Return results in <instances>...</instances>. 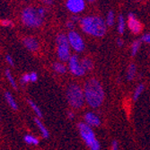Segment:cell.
Here are the masks:
<instances>
[{
    "label": "cell",
    "instance_id": "6da1fadb",
    "mask_svg": "<svg viewBox=\"0 0 150 150\" xmlns=\"http://www.w3.org/2000/svg\"><path fill=\"white\" fill-rule=\"evenodd\" d=\"M79 23L82 32L89 36L101 38L107 33L105 20L98 16H87L82 17Z\"/></svg>",
    "mask_w": 150,
    "mask_h": 150
},
{
    "label": "cell",
    "instance_id": "7a4b0ae2",
    "mask_svg": "<svg viewBox=\"0 0 150 150\" xmlns=\"http://www.w3.org/2000/svg\"><path fill=\"white\" fill-rule=\"evenodd\" d=\"M85 98L87 104L93 108L100 107L104 100V91L100 82L95 79H88L84 86Z\"/></svg>",
    "mask_w": 150,
    "mask_h": 150
},
{
    "label": "cell",
    "instance_id": "3957f363",
    "mask_svg": "<svg viewBox=\"0 0 150 150\" xmlns=\"http://www.w3.org/2000/svg\"><path fill=\"white\" fill-rule=\"evenodd\" d=\"M47 11L44 7L28 6L21 13L22 23L29 28H38L44 23Z\"/></svg>",
    "mask_w": 150,
    "mask_h": 150
},
{
    "label": "cell",
    "instance_id": "277c9868",
    "mask_svg": "<svg viewBox=\"0 0 150 150\" xmlns=\"http://www.w3.org/2000/svg\"><path fill=\"white\" fill-rule=\"evenodd\" d=\"M79 133L82 139L84 140L86 145L90 148V150H100L101 146L99 141L97 140L95 134L89 125H87L86 122H80L77 125Z\"/></svg>",
    "mask_w": 150,
    "mask_h": 150
},
{
    "label": "cell",
    "instance_id": "5b68a950",
    "mask_svg": "<svg viewBox=\"0 0 150 150\" xmlns=\"http://www.w3.org/2000/svg\"><path fill=\"white\" fill-rule=\"evenodd\" d=\"M67 99L69 105L75 109H79L85 103L84 89H82L76 84H71L67 89Z\"/></svg>",
    "mask_w": 150,
    "mask_h": 150
},
{
    "label": "cell",
    "instance_id": "8992f818",
    "mask_svg": "<svg viewBox=\"0 0 150 150\" xmlns=\"http://www.w3.org/2000/svg\"><path fill=\"white\" fill-rule=\"evenodd\" d=\"M56 48H57V56L59 59L62 62L69 61L70 54V44L67 39V35L65 33H59L56 37Z\"/></svg>",
    "mask_w": 150,
    "mask_h": 150
},
{
    "label": "cell",
    "instance_id": "52a82bcc",
    "mask_svg": "<svg viewBox=\"0 0 150 150\" xmlns=\"http://www.w3.org/2000/svg\"><path fill=\"white\" fill-rule=\"evenodd\" d=\"M67 35V39H69L70 47L72 48L73 50L78 53L85 50L86 49L85 40L79 33L73 30V31H69Z\"/></svg>",
    "mask_w": 150,
    "mask_h": 150
},
{
    "label": "cell",
    "instance_id": "ba28073f",
    "mask_svg": "<svg viewBox=\"0 0 150 150\" xmlns=\"http://www.w3.org/2000/svg\"><path fill=\"white\" fill-rule=\"evenodd\" d=\"M69 70L76 76H82L86 74L85 69L81 65V60L76 55H71L69 60Z\"/></svg>",
    "mask_w": 150,
    "mask_h": 150
},
{
    "label": "cell",
    "instance_id": "9c48e42d",
    "mask_svg": "<svg viewBox=\"0 0 150 150\" xmlns=\"http://www.w3.org/2000/svg\"><path fill=\"white\" fill-rule=\"evenodd\" d=\"M86 7V0H67L66 1V8L73 15H78V13L84 12Z\"/></svg>",
    "mask_w": 150,
    "mask_h": 150
},
{
    "label": "cell",
    "instance_id": "30bf717a",
    "mask_svg": "<svg viewBox=\"0 0 150 150\" xmlns=\"http://www.w3.org/2000/svg\"><path fill=\"white\" fill-rule=\"evenodd\" d=\"M127 25L129 30L133 33V34H139L142 32L143 26L139 18L136 16L135 13H129L127 17Z\"/></svg>",
    "mask_w": 150,
    "mask_h": 150
},
{
    "label": "cell",
    "instance_id": "8fae6325",
    "mask_svg": "<svg viewBox=\"0 0 150 150\" xmlns=\"http://www.w3.org/2000/svg\"><path fill=\"white\" fill-rule=\"evenodd\" d=\"M23 43L24 47L30 51H37L40 48L38 40L34 37H25L23 40Z\"/></svg>",
    "mask_w": 150,
    "mask_h": 150
},
{
    "label": "cell",
    "instance_id": "7c38bea8",
    "mask_svg": "<svg viewBox=\"0 0 150 150\" xmlns=\"http://www.w3.org/2000/svg\"><path fill=\"white\" fill-rule=\"evenodd\" d=\"M84 120L86 121V123L89 125L90 127H98L101 124V120L100 118L93 112H87L84 116Z\"/></svg>",
    "mask_w": 150,
    "mask_h": 150
},
{
    "label": "cell",
    "instance_id": "4fadbf2b",
    "mask_svg": "<svg viewBox=\"0 0 150 150\" xmlns=\"http://www.w3.org/2000/svg\"><path fill=\"white\" fill-rule=\"evenodd\" d=\"M125 30H126V20L123 15L120 13L117 18V31L119 34L122 35L125 33Z\"/></svg>",
    "mask_w": 150,
    "mask_h": 150
},
{
    "label": "cell",
    "instance_id": "5bb4252c",
    "mask_svg": "<svg viewBox=\"0 0 150 150\" xmlns=\"http://www.w3.org/2000/svg\"><path fill=\"white\" fill-rule=\"evenodd\" d=\"M34 121H35V124L37 125L38 129H40V133H42V137L44 139H48L50 137V132L49 130L47 129V128L44 126V124L42 123V121H40V120L39 118H35L34 119Z\"/></svg>",
    "mask_w": 150,
    "mask_h": 150
},
{
    "label": "cell",
    "instance_id": "9a60e30c",
    "mask_svg": "<svg viewBox=\"0 0 150 150\" xmlns=\"http://www.w3.org/2000/svg\"><path fill=\"white\" fill-rule=\"evenodd\" d=\"M5 99L6 100L7 103L9 104V106L13 109V110H17L18 105H17L15 98H13V96L11 94V93H9V92L5 93Z\"/></svg>",
    "mask_w": 150,
    "mask_h": 150
},
{
    "label": "cell",
    "instance_id": "2e32d148",
    "mask_svg": "<svg viewBox=\"0 0 150 150\" xmlns=\"http://www.w3.org/2000/svg\"><path fill=\"white\" fill-rule=\"evenodd\" d=\"M81 65L86 72H89L93 69V62L90 58H84L81 59Z\"/></svg>",
    "mask_w": 150,
    "mask_h": 150
},
{
    "label": "cell",
    "instance_id": "e0dca14e",
    "mask_svg": "<svg viewBox=\"0 0 150 150\" xmlns=\"http://www.w3.org/2000/svg\"><path fill=\"white\" fill-rule=\"evenodd\" d=\"M116 22V16H115V13L112 10H110L106 15V18H105V23L107 24V26L112 27L114 25Z\"/></svg>",
    "mask_w": 150,
    "mask_h": 150
},
{
    "label": "cell",
    "instance_id": "ac0fdd59",
    "mask_svg": "<svg viewBox=\"0 0 150 150\" xmlns=\"http://www.w3.org/2000/svg\"><path fill=\"white\" fill-rule=\"evenodd\" d=\"M136 73H137V66L134 63H131L129 65L128 69H127V79L129 81H131L134 79Z\"/></svg>",
    "mask_w": 150,
    "mask_h": 150
},
{
    "label": "cell",
    "instance_id": "d6986e66",
    "mask_svg": "<svg viewBox=\"0 0 150 150\" xmlns=\"http://www.w3.org/2000/svg\"><path fill=\"white\" fill-rule=\"evenodd\" d=\"M140 46H141V40H136L132 42L131 47H130V53H131L132 57H135L136 55H137L139 49H140Z\"/></svg>",
    "mask_w": 150,
    "mask_h": 150
},
{
    "label": "cell",
    "instance_id": "ffe728a7",
    "mask_svg": "<svg viewBox=\"0 0 150 150\" xmlns=\"http://www.w3.org/2000/svg\"><path fill=\"white\" fill-rule=\"evenodd\" d=\"M53 70L59 74H65L67 72V67L61 62H55L52 66Z\"/></svg>",
    "mask_w": 150,
    "mask_h": 150
},
{
    "label": "cell",
    "instance_id": "44dd1931",
    "mask_svg": "<svg viewBox=\"0 0 150 150\" xmlns=\"http://www.w3.org/2000/svg\"><path fill=\"white\" fill-rule=\"evenodd\" d=\"M28 103H29L30 107L33 109V111L34 112V113L37 115V117L40 118V119H42V111H40V109L39 108V106L32 100H28Z\"/></svg>",
    "mask_w": 150,
    "mask_h": 150
},
{
    "label": "cell",
    "instance_id": "7402d4cb",
    "mask_svg": "<svg viewBox=\"0 0 150 150\" xmlns=\"http://www.w3.org/2000/svg\"><path fill=\"white\" fill-rule=\"evenodd\" d=\"M144 89H145L144 84H139L137 87H136V89L134 91V93H133V100L134 101H137L139 98L141 93L144 92Z\"/></svg>",
    "mask_w": 150,
    "mask_h": 150
},
{
    "label": "cell",
    "instance_id": "603a6c76",
    "mask_svg": "<svg viewBox=\"0 0 150 150\" xmlns=\"http://www.w3.org/2000/svg\"><path fill=\"white\" fill-rule=\"evenodd\" d=\"M25 143L29 144V145H33V146H37L39 144V139L35 137H33V135H25L23 138Z\"/></svg>",
    "mask_w": 150,
    "mask_h": 150
},
{
    "label": "cell",
    "instance_id": "cb8c5ba5",
    "mask_svg": "<svg viewBox=\"0 0 150 150\" xmlns=\"http://www.w3.org/2000/svg\"><path fill=\"white\" fill-rule=\"evenodd\" d=\"M6 76L7 80L9 81V83L11 84V86H13V88L17 89L16 82L15 78L13 77V76H12V74H11V72H10V70H8V69H6Z\"/></svg>",
    "mask_w": 150,
    "mask_h": 150
},
{
    "label": "cell",
    "instance_id": "d4e9b609",
    "mask_svg": "<svg viewBox=\"0 0 150 150\" xmlns=\"http://www.w3.org/2000/svg\"><path fill=\"white\" fill-rule=\"evenodd\" d=\"M141 42L146 44H150V33H145L141 37Z\"/></svg>",
    "mask_w": 150,
    "mask_h": 150
},
{
    "label": "cell",
    "instance_id": "484cf974",
    "mask_svg": "<svg viewBox=\"0 0 150 150\" xmlns=\"http://www.w3.org/2000/svg\"><path fill=\"white\" fill-rule=\"evenodd\" d=\"M76 23H75L73 21L69 20V21H67V23H66V27H67V28L69 29V31H73V30L76 28Z\"/></svg>",
    "mask_w": 150,
    "mask_h": 150
},
{
    "label": "cell",
    "instance_id": "4316f807",
    "mask_svg": "<svg viewBox=\"0 0 150 150\" xmlns=\"http://www.w3.org/2000/svg\"><path fill=\"white\" fill-rule=\"evenodd\" d=\"M21 81L23 84H28L29 82H31V77H30V74H24L22 78H21Z\"/></svg>",
    "mask_w": 150,
    "mask_h": 150
},
{
    "label": "cell",
    "instance_id": "83f0119b",
    "mask_svg": "<svg viewBox=\"0 0 150 150\" xmlns=\"http://www.w3.org/2000/svg\"><path fill=\"white\" fill-rule=\"evenodd\" d=\"M6 62H7L10 66H13V65H15L13 59V58H12L10 55H6Z\"/></svg>",
    "mask_w": 150,
    "mask_h": 150
},
{
    "label": "cell",
    "instance_id": "f1b7e54d",
    "mask_svg": "<svg viewBox=\"0 0 150 150\" xmlns=\"http://www.w3.org/2000/svg\"><path fill=\"white\" fill-rule=\"evenodd\" d=\"M71 21H73L75 23H79L80 22V20H81V17H79L78 16V15H73L72 16H71V19H70Z\"/></svg>",
    "mask_w": 150,
    "mask_h": 150
},
{
    "label": "cell",
    "instance_id": "f546056e",
    "mask_svg": "<svg viewBox=\"0 0 150 150\" xmlns=\"http://www.w3.org/2000/svg\"><path fill=\"white\" fill-rule=\"evenodd\" d=\"M30 77H31V82H36L38 79V75L35 72L30 73Z\"/></svg>",
    "mask_w": 150,
    "mask_h": 150
},
{
    "label": "cell",
    "instance_id": "4dcf8cb0",
    "mask_svg": "<svg viewBox=\"0 0 150 150\" xmlns=\"http://www.w3.org/2000/svg\"><path fill=\"white\" fill-rule=\"evenodd\" d=\"M112 150H119V144L116 140H113L112 142V146H111Z\"/></svg>",
    "mask_w": 150,
    "mask_h": 150
},
{
    "label": "cell",
    "instance_id": "1f68e13d",
    "mask_svg": "<svg viewBox=\"0 0 150 150\" xmlns=\"http://www.w3.org/2000/svg\"><path fill=\"white\" fill-rule=\"evenodd\" d=\"M1 24H2L3 26L8 27V26H11V25H12V22H11L10 20H2V21H1Z\"/></svg>",
    "mask_w": 150,
    "mask_h": 150
},
{
    "label": "cell",
    "instance_id": "d6a6232c",
    "mask_svg": "<svg viewBox=\"0 0 150 150\" xmlns=\"http://www.w3.org/2000/svg\"><path fill=\"white\" fill-rule=\"evenodd\" d=\"M42 2L45 6H52V5H53L54 0H42Z\"/></svg>",
    "mask_w": 150,
    "mask_h": 150
},
{
    "label": "cell",
    "instance_id": "836d02e7",
    "mask_svg": "<svg viewBox=\"0 0 150 150\" xmlns=\"http://www.w3.org/2000/svg\"><path fill=\"white\" fill-rule=\"evenodd\" d=\"M123 44H124L123 40H122L121 38H118V39H117V45H118L119 47H122V46H123Z\"/></svg>",
    "mask_w": 150,
    "mask_h": 150
},
{
    "label": "cell",
    "instance_id": "e575fe53",
    "mask_svg": "<svg viewBox=\"0 0 150 150\" xmlns=\"http://www.w3.org/2000/svg\"><path fill=\"white\" fill-rule=\"evenodd\" d=\"M67 116H69V120H73L74 119V112H67Z\"/></svg>",
    "mask_w": 150,
    "mask_h": 150
},
{
    "label": "cell",
    "instance_id": "d590c367",
    "mask_svg": "<svg viewBox=\"0 0 150 150\" xmlns=\"http://www.w3.org/2000/svg\"><path fill=\"white\" fill-rule=\"evenodd\" d=\"M86 2H89V3H93V2H95L96 0H86Z\"/></svg>",
    "mask_w": 150,
    "mask_h": 150
},
{
    "label": "cell",
    "instance_id": "8d00e7d4",
    "mask_svg": "<svg viewBox=\"0 0 150 150\" xmlns=\"http://www.w3.org/2000/svg\"><path fill=\"white\" fill-rule=\"evenodd\" d=\"M136 1H140V0H136Z\"/></svg>",
    "mask_w": 150,
    "mask_h": 150
},
{
    "label": "cell",
    "instance_id": "74e56055",
    "mask_svg": "<svg viewBox=\"0 0 150 150\" xmlns=\"http://www.w3.org/2000/svg\"><path fill=\"white\" fill-rule=\"evenodd\" d=\"M0 120H1V118H0Z\"/></svg>",
    "mask_w": 150,
    "mask_h": 150
}]
</instances>
